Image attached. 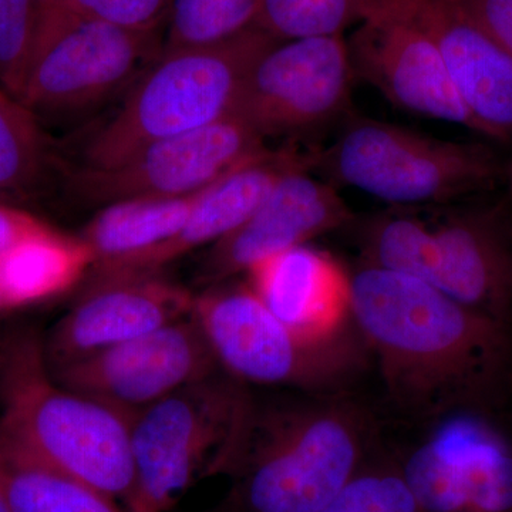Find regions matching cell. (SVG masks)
Returning <instances> with one entry per match:
<instances>
[{"mask_svg": "<svg viewBox=\"0 0 512 512\" xmlns=\"http://www.w3.org/2000/svg\"><path fill=\"white\" fill-rule=\"evenodd\" d=\"M363 15V0H261L258 28L279 42L343 35Z\"/></svg>", "mask_w": 512, "mask_h": 512, "instance_id": "obj_25", "label": "cell"}, {"mask_svg": "<svg viewBox=\"0 0 512 512\" xmlns=\"http://www.w3.org/2000/svg\"><path fill=\"white\" fill-rule=\"evenodd\" d=\"M318 512H421L393 456L373 458Z\"/></svg>", "mask_w": 512, "mask_h": 512, "instance_id": "obj_26", "label": "cell"}, {"mask_svg": "<svg viewBox=\"0 0 512 512\" xmlns=\"http://www.w3.org/2000/svg\"><path fill=\"white\" fill-rule=\"evenodd\" d=\"M251 390L224 370L131 414L128 512H170L197 483L224 476Z\"/></svg>", "mask_w": 512, "mask_h": 512, "instance_id": "obj_7", "label": "cell"}, {"mask_svg": "<svg viewBox=\"0 0 512 512\" xmlns=\"http://www.w3.org/2000/svg\"><path fill=\"white\" fill-rule=\"evenodd\" d=\"M0 399V453L76 478L126 505L134 483L131 414L56 382L33 333H20L2 350Z\"/></svg>", "mask_w": 512, "mask_h": 512, "instance_id": "obj_3", "label": "cell"}, {"mask_svg": "<svg viewBox=\"0 0 512 512\" xmlns=\"http://www.w3.org/2000/svg\"><path fill=\"white\" fill-rule=\"evenodd\" d=\"M217 512H234V511L229 510V508L227 507V508H225V510L217 511Z\"/></svg>", "mask_w": 512, "mask_h": 512, "instance_id": "obj_35", "label": "cell"}, {"mask_svg": "<svg viewBox=\"0 0 512 512\" xmlns=\"http://www.w3.org/2000/svg\"><path fill=\"white\" fill-rule=\"evenodd\" d=\"M350 313L387 403L410 423L495 413L512 389V328L427 282L359 262Z\"/></svg>", "mask_w": 512, "mask_h": 512, "instance_id": "obj_1", "label": "cell"}, {"mask_svg": "<svg viewBox=\"0 0 512 512\" xmlns=\"http://www.w3.org/2000/svg\"><path fill=\"white\" fill-rule=\"evenodd\" d=\"M343 35L278 42L256 62L234 113L266 138H296L350 116L352 84Z\"/></svg>", "mask_w": 512, "mask_h": 512, "instance_id": "obj_10", "label": "cell"}, {"mask_svg": "<svg viewBox=\"0 0 512 512\" xmlns=\"http://www.w3.org/2000/svg\"><path fill=\"white\" fill-rule=\"evenodd\" d=\"M379 417L355 390L256 397L224 476L234 512H318L380 450Z\"/></svg>", "mask_w": 512, "mask_h": 512, "instance_id": "obj_2", "label": "cell"}, {"mask_svg": "<svg viewBox=\"0 0 512 512\" xmlns=\"http://www.w3.org/2000/svg\"><path fill=\"white\" fill-rule=\"evenodd\" d=\"M429 222L424 282L512 328V212L504 202L421 208Z\"/></svg>", "mask_w": 512, "mask_h": 512, "instance_id": "obj_13", "label": "cell"}, {"mask_svg": "<svg viewBox=\"0 0 512 512\" xmlns=\"http://www.w3.org/2000/svg\"><path fill=\"white\" fill-rule=\"evenodd\" d=\"M235 114L168 140L151 144L123 163L107 168L80 167L67 181L80 204L104 207L144 197H187L265 150Z\"/></svg>", "mask_w": 512, "mask_h": 512, "instance_id": "obj_11", "label": "cell"}, {"mask_svg": "<svg viewBox=\"0 0 512 512\" xmlns=\"http://www.w3.org/2000/svg\"><path fill=\"white\" fill-rule=\"evenodd\" d=\"M0 491L13 512H128L76 478L2 453Z\"/></svg>", "mask_w": 512, "mask_h": 512, "instance_id": "obj_22", "label": "cell"}, {"mask_svg": "<svg viewBox=\"0 0 512 512\" xmlns=\"http://www.w3.org/2000/svg\"><path fill=\"white\" fill-rule=\"evenodd\" d=\"M49 370L67 389L134 414L222 369L192 312L140 338Z\"/></svg>", "mask_w": 512, "mask_h": 512, "instance_id": "obj_12", "label": "cell"}, {"mask_svg": "<svg viewBox=\"0 0 512 512\" xmlns=\"http://www.w3.org/2000/svg\"><path fill=\"white\" fill-rule=\"evenodd\" d=\"M63 0H37V6H39V13L43 10L53 8V6L59 5Z\"/></svg>", "mask_w": 512, "mask_h": 512, "instance_id": "obj_31", "label": "cell"}, {"mask_svg": "<svg viewBox=\"0 0 512 512\" xmlns=\"http://www.w3.org/2000/svg\"><path fill=\"white\" fill-rule=\"evenodd\" d=\"M355 79L414 116L481 134L433 43L410 23L369 10L348 40Z\"/></svg>", "mask_w": 512, "mask_h": 512, "instance_id": "obj_15", "label": "cell"}, {"mask_svg": "<svg viewBox=\"0 0 512 512\" xmlns=\"http://www.w3.org/2000/svg\"><path fill=\"white\" fill-rule=\"evenodd\" d=\"M37 0H0V89L18 100L35 40Z\"/></svg>", "mask_w": 512, "mask_h": 512, "instance_id": "obj_27", "label": "cell"}, {"mask_svg": "<svg viewBox=\"0 0 512 512\" xmlns=\"http://www.w3.org/2000/svg\"><path fill=\"white\" fill-rule=\"evenodd\" d=\"M501 49L512 57V0H456Z\"/></svg>", "mask_w": 512, "mask_h": 512, "instance_id": "obj_29", "label": "cell"}, {"mask_svg": "<svg viewBox=\"0 0 512 512\" xmlns=\"http://www.w3.org/2000/svg\"><path fill=\"white\" fill-rule=\"evenodd\" d=\"M173 3L174 0H63L56 6L123 29L163 32Z\"/></svg>", "mask_w": 512, "mask_h": 512, "instance_id": "obj_28", "label": "cell"}, {"mask_svg": "<svg viewBox=\"0 0 512 512\" xmlns=\"http://www.w3.org/2000/svg\"><path fill=\"white\" fill-rule=\"evenodd\" d=\"M46 227V222L29 212L0 204V254Z\"/></svg>", "mask_w": 512, "mask_h": 512, "instance_id": "obj_30", "label": "cell"}, {"mask_svg": "<svg viewBox=\"0 0 512 512\" xmlns=\"http://www.w3.org/2000/svg\"><path fill=\"white\" fill-rule=\"evenodd\" d=\"M505 183L508 184V191H510V197L512 200V161L507 165V171H505Z\"/></svg>", "mask_w": 512, "mask_h": 512, "instance_id": "obj_32", "label": "cell"}, {"mask_svg": "<svg viewBox=\"0 0 512 512\" xmlns=\"http://www.w3.org/2000/svg\"><path fill=\"white\" fill-rule=\"evenodd\" d=\"M244 275L265 308L305 338H336L355 323L350 269L325 249H286L249 266Z\"/></svg>", "mask_w": 512, "mask_h": 512, "instance_id": "obj_19", "label": "cell"}, {"mask_svg": "<svg viewBox=\"0 0 512 512\" xmlns=\"http://www.w3.org/2000/svg\"><path fill=\"white\" fill-rule=\"evenodd\" d=\"M92 251L82 237L47 227L0 254V292L9 312L63 295L89 275Z\"/></svg>", "mask_w": 512, "mask_h": 512, "instance_id": "obj_21", "label": "cell"}, {"mask_svg": "<svg viewBox=\"0 0 512 512\" xmlns=\"http://www.w3.org/2000/svg\"><path fill=\"white\" fill-rule=\"evenodd\" d=\"M421 429L393 454L421 512H512V439L494 413L464 410Z\"/></svg>", "mask_w": 512, "mask_h": 512, "instance_id": "obj_9", "label": "cell"}, {"mask_svg": "<svg viewBox=\"0 0 512 512\" xmlns=\"http://www.w3.org/2000/svg\"><path fill=\"white\" fill-rule=\"evenodd\" d=\"M278 42L252 28L215 45L163 50L87 144L83 167H113L151 144L231 116L248 74Z\"/></svg>", "mask_w": 512, "mask_h": 512, "instance_id": "obj_4", "label": "cell"}, {"mask_svg": "<svg viewBox=\"0 0 512 512\" xmlns=\"http://www.w3.org/2000/svg\"><path fill=\"white\" fill-rule=\"evenodd\" d=\"M192 312L218 365L247 386L350 392L372 365L355 323L336 338H305L275 318L247 282L231 279L204 288L195 295Z\"/></svg>", "mask_w": 512, "mask_h": 512, "instance_id": "obj_6", "label": "cell"}, {"mask_svg": "<svg viewBox=\"0 0 512 512\" xmlns=\"http://www.w3.org/2000/svg\"><path fill=\"white\" fill-rule=\"evenodd\" d=\"M163 50V32L43 10L18 100L35 116L84 113L127 93Z\"/></svg>", "mask_w": 512, "mask_h": 512, "instance_id": "obj_8", "label": "cell"}, {"mask_svg": "<svg viewBox=\"0 0 512 512\" xmlns=\"http://www.w3.org/2000/svg\"><path fill=\"white\" fill-rule=\"evenodd\" d=\"M201 191L187 197L130 198L101 207L80 235L94 258L87 278L106 274L174 237Z\"/></svg>", "mask_w": 512, "mask_h": 512, "instance_id": "obj_20", "label": "cell"}, {"mask_svg": "<svg viewBox=\"0 0 512 512\" xmlns=\"http://www.w3.org/2000/svg\"><path fill=\"white\" fill-rule=\"evenodd\" d=\"M313 150L303 151L295 143L261 153L222 175L198 195L183 228L158 247L124 262L106 274L86 282L116 276L161 274L177 259L200 248H208L239 227L265 200L276 183L299 168H311Z\"/></svg>", "mask_w": 512, "mask_h": 512, "instance_id": "obj_18", "label": "cell"}, {"mask_svg": "<svg viewBox=\"0 0 512 512\" xmlns=\"http://www.w3.org/2000/svg\"><path fill=\"white\" fill-rule=\"evenodd\" d=\"M312 171L397 208H433L493 191L503 161L487 144L427 136L389 121L350 116Z\"/></svg>", "mask_w": 512, "mask_h": 512, "instance_id": "obj_5", "label": "cell"}, {"mask_svg": "<svg viewBox=\"0 0 512 512\" xmlns=\"http://www.w3.org/2000/svg\"><path fill=\"white\" fill-rule=\"evenodd\" d=\"M0 512H13L10 510L8 501H6L5 495L0 491Z\"/></svg>", "mask_w": 512, "mask_h": 512, "instance_id": "obj_33", "label": "cell"}, {"mask_svg": "<svg viewBox=\"0 0 512 512\" xmlns=\"http://www.w3.org/2000/svg\"><path fill=\"white\" fill-rule=\"evenodd\" d=\"M0 359H2V350H0Z\"/></svg>", "mask_w": 512, "mask_h": 512, "instance_id": "obj_36", "label": "cell"}, {"mask_svg": "<svg viewBox=\"0 0 512 512\" xmlns=\"http://www.w3.org/2000/svg\"><path fill=\"white\" fill-rule=\"evenodd\" d=\"M355 220L335 184L311 168L293 170L247 220L207 248L198 281L204 288L231 281L266 256L311 244L312 239L348 229Z\"/></svg>", "mask_w": 512, "mask_h": 512, "instance_id": "obj_14", "label": "cell"}, {"mask_svg": "<svg viewBox=\"0 0 512 512\" xmlns=\"http://www.w3.org/2000/svg\"><path fill=\"white\" fill-rule=\"evenodd\" d=\"M47 157L35 114L0 89V191L32 190L45 174Z\"/></svg>", "mask_w": 512, "mask_h": 512, "instance_id": "obj_24", "label": "cell"}, {"mask_svg": "<svg viewBox=\"0 0 512 512\" xmlns=\"http://www.w3.org/2000/svg\"><path fill=\"white\" fill-rule=\"evenodd\" d=\"M6 312H9V308L8 305H6L5 298H3L2 292H0V315Z\"/></svg>", "mask_w": 512, "mask_h": 512, "instance_id": "obj_34", "label": "cell"}, {"mask_svg": "<svg viewBox=\"0 0 512 512\" xmlns=\"http://www.w3.org/2000/svg\"><path fill=\"white\" fill-rule=\"evenodd\" d=\"M369 10L419 29L440 53L481 134L512 140V57L456 0H363V15Z\"/></svg>", "mask_w": 512, "mask_h": 512, "instance_id": "obj_16", "label": "cell"}, {"mask_svg": "<svg viewBox=\"0 0 512 512\" xmlns=\"http://www.w3.org/2000/svg\"><path fill=\"white\" fill-rule=\"evenodd\" d=\"M261 0H174L164 50L225 42L258 28Z\"/></svg>", "mask_w": 512, "mask_h": 512, "instance_id": "obj_23", "label": "cell"}, {"mask_svg": "<svg viewBox=\"0 0 512 512\" xmlns=\"http://www.w3.org/2000/svg\"><path fill=\"white\" fill-rule=\"evenodd\" d=\"M195 293L163 274L87 282L79 299L43 342L57 369L170 325L194 311Z\"/></svg>", "mask_w": 512, "mask_h": 512, "instance_id": "obj_17", "label": "cell"}]
</instances>
